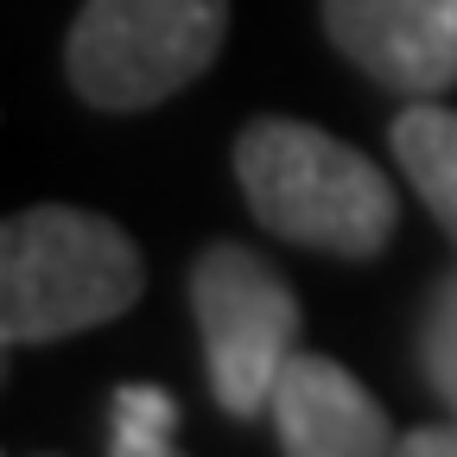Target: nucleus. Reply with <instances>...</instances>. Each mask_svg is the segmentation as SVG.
Returning <instances> with one entry per match:
<instances>
[{"instance_id":"nucleus-1","label":"nucleus","mask_w":457,"mask_h":457,"mask_svg":"<svg viewBox=\"0 0 457 457\" xmlns=\"http://www.w3.org/2000/svg\"><path fill=\"white\" fill-rule=\"evenodd\" d=\"M236 179L254 204V216L273 236L324 248L343 261H369L394 242V191L356 153L305 121H248L236 140Z\"/></svg>"},{"instance_id":"nucleus-2","label":"nucleus","mask_w":457,"mask_h":457,"mask_svg":"<svg viewBox=\"0 0 457 457\" xmlns=\"http://www.w3.org/2000/svg\"><path fill=\"white\" fill-rule=\"evenodd\" d=\"M140 254L89 210H26L0 236V330L7 343H51L96 330L140 299Z\"/></svg>"},{"instance_id":"nucleus-3","label":"nucleus","mask_w":457,"mask_h":457,"mask_svg":"<svg viewBox=\"0 0 457 457\" xmlns=\"http://www.w3.org/2000/svg\"><path fill=\"white\" fill-rule=\"evenodd\" d=\"M228 0H89L71 26V83L96 108H153L210 71Z\"/></svg>"},{"instance_id":"nucleus-4","label":"nucleus","mask_w":457,"mask_h":457,"mask_svg":"<svg viewBox=\"0 0 457 457\" xmlns=\"http://www.w3.org/2000/svg\"><path fill=\"white\" fill-rule=\"evenodd\" d=\"M191 305L204 330L216 407L236 420H254L261 407H273V381L299 337V305L286 293V279L254 248L222 242L191 267Z\"/></svg>"},{"instance_id":"nucleus-5","label":"nucleus","mask_w":457,"mask_h":457,"mask_svg":"<svg viewBox=\"0 0 457 457\" xmlns=\"http://www.w3.org/2000/svg\"><path fill=\"white\" fill-rule=\"evenodd\" d=\"M324 32L387 89L438 96L457 83V0H324Z\"/></svg>"},{"instance_id":"nucleus-6","label":"nucleus","mask_w":457,"mask_h":457,"mask_svg":"<svg viewBox=\"0 0 457 457\" xmlns=\"http://www.w3.org/2000/svg\"><path fill=\"white\" fill-rule=\"evenodd\" d=\"M273 426L286 457H394L387 413L330 356H286L273 381Z\"/></svg>"},{"instance_id":"nucleus-7","label":"nucleus","mask_w":457,"mask_h":457,"mask_svg":"<svg viewBox=\"0 0 457 457\" xmlns=\"http://www.w3.org/2000/svg\"><path fill=\"white\" fill-rule=\"evenodd\" d=\"M394 159L407 165V179L420 185L426 210L451 228L457 242V114L451 108H407L394 121Z\"/></svg>"},{"instance_id":"nucleus-8","label":"nucleus","mask_w":457,"mask_h":457,"mask_svg":"<svg viewBox=\"0 0 457 457\" xmlns=\"http://www.w3.org/2000/svg\"><path fill=\"white\" fill-rule=\"evenodd\" d=\"M179 407L159 394V387H121L114 394V451L108 457H179L165 445Z\"/></svg>"},{"instance_id":"nucleus-9","label":"nucleus","mask_w":457,"mask_h":457,"mask_svg":"<svg viewBox=\"0 0 457 457\" xmlns=\"http://www.w3.org/2000/svg\"><path fill=\"white\" fill-rule=\"evenodd\" d=\"M426 375H432L438 394L457 400V279L438 293V305L426 318Z\"/></svg>"},{"instance_id":"nucleus-10","label":"nucleus","mask_w":457,"mask_h":457,"mask_svg":"<svg viewBox=\"0 0 457 457\" xmlns=\"http://www.w3.org/2000/svg\"><path fill=\"white\" fill-rule=\"evenodd\" d=\"M394 457H457V432H445V426H426V432H413L407 445H400Z\"/></svg>"}]
</instances>
